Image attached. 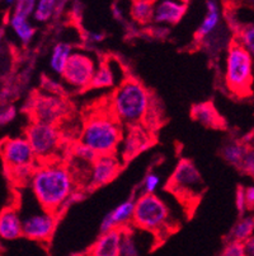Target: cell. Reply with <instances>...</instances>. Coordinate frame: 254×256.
I'll return each instance as SVG.
<instances>
[{
	"label": "cell",
	"mask_w": 254,
	"mask_h": 256,
	"mask_svg": "<svg viewBox=\"0 0 254 256\" xmlns=\"http://www.w3.org/2000/svg\"><path fill=\"white\" fill-rule=\"evenodd\" d=\"M120 167V158L116 154L98 156L88 171L87 188L93 190L109 184L118 174Z\"/></svg>",
	"instance_id": "7c38bea8"
},
{
	"label": "cell",
	"mask_w": 254,
	"mask_h": 256,
	"mask_svg": "<svg viewBox=\"0 0 254 256\" xmlns=\"http://www.w3.org/2000/svg\"><path fill=\"white\" fill-rule=\"evenodd\" d=\"M25 138L31 144L39 164L55 160L61 150L62 136L56 125L32 121L25 130Z\"/></svg>",
	"instance_id": "52a82bcc"
},
{
	"label": "cell",
	"mask_w": 254,
	"mask_h": 256,
	"mask_svg": "<svg viewBox=\"0 0 254 256\" xmlns=\"http://www.w3.org/2000/svg\"><path fill=\"white\" fill-rule=\"evenodd\" d=\"M248 3L251 4L252 6H254V0H248Z\"/></svg>",
	"instance_id": "b9f144b4"
},
{
	"label": "cell",
	"mask_w": 254,
	"mask_h": 256,
	"mask_svg": "<svg viewBox=\"0 0 254 256\" xmlns=\"http://www.w3.org/2000/svg\"><path fill=\"white\" fill-rule=\"evenodd\" d=\"M153 98L148 88L136 79L127 78L112 93L109 110L121 124L132 128L145 122Z\"/></svg>",
	"instance_id": "3957f363"
},
{
	"label": "cell",
	"mask_w": 254,
	"mask_h": 256,
	"mask_svg": "<svg viewBox=\"0 0 254 256\" xmlns=\"http://www.w3.org/2000/svg\"><path fill=\"white\" fill-rule=\"evenodd\" d=\"M254 234V217L253 216H242L232 228L229 234V241L244 242Z\"/></svg>",
	"instance_id": "603a6c76"
},
{
	"label": "cell",
	"mask_w": 254,
	"mask_h": 256,
	"mask_svg": "<svg viewBox=\"0 0 254 256\" xmlns=\"http://www.w3.org/2000/svg\"><path fill=\"white\" fill-rule=\"evenodd\" d=\"M69 256H87V255H84V254H71V255Z\"/></svg>",
	"instance_id": "60d3db41"
},
{
	"label": "cell",
	"mask_w": 254,
	"mask_h": 256,
	"mask_svg": "<svg viewBox=\"0 0 254 256\" xmlns=\"http://www.w3.org/2000/svg\"><path fill=\"white\" fill-rule=\"evenodd\" d=\"M160 185V176L155 172H148L144 178L141 188H143V194H154L158 186Z\"/></svg>",
	"instance_id": "4dcf8cb0"
},
{
	"label": "cell",
	"mask_w": 254,
	"mask_h": 256,
	"mask_svg": "<svg viewBox=\"0 0 254 256\" xmlns=\"http://www.w3.org/2000/svg\"><path fill=\"white\" fill-rule=\"evenodd\" d=\"M191 115L197 122L211 129H220L223 126V118L211 102L196 104L191 110Z\"/></svg>",
	"instance_id": "ffe728a7"
},
{
	"label": "cell",
	"mask_w": 254,
	"mask_h": 256,
	"mask_svg": "<svg viewBox=\"0 0 254 256\" xmlns=\"http://www.w3.org/2000/svg\"><path fill=\"white\" fill-rule=\"evenodd\" d=\"M181 2H183V3H187L188 0H181Z\"/></svg>",
	"instance_id": "ee69618b"
},
{
	"label": "cell",
	"mask_w": 254,
	"mask_h": 256,
	"mask_svg": "<svg viewBox=\"0 0 254 256\" xmlns=\"http://www.w3.org/2000/svg\"><path fill=\"white\" fill-rule=\"evenodd\" d=\"M84 198H85V194H84L81 190H74V192L69 195V198L65 200L64 204L61 206V208H60L59 212H57V214L64 213L65 210H67V209H69L70 206H73L74 204L80 203L81 200H84Z\"/></svg>",
	"instance_id": "836d02e7"
},
{
	"label": "cell",
	"mask_w": 254,
	"mask_h": 256,
	"mask_svg": "<svg viewBox=\"0 0 254 256\" xmlns=\"http://www.w3.org/2000/svg\"><path fill=\"white\" fill-rule=\"evenodd\" d=\"M102 38H103V36L98 34H89V37H88V40H90L93 42H98V41H101Z\"/></svg>",
	"instance_id": "ab89813d"
},
{
	"label": "cell",
	"mask_w": 254,
	"mask_h": 256,
	"mask_svg": "<svg viewBox=\"0 0 254 256\" xmlns=\"http://www.w3.org/2000/svg\"><path fill=\"white\" fill-rule=\"evenodd\" d=\"M20 236H23V224L19 212L14 206H6L0 213V238L13 241Z\"/></svg>",
	"instance_id": "ac0fdd59"
},
{
	"label": "cell",
	"mask_w": 254,
	"mask_h": 256,
	"mask_svg": "<svg viewBox=\"0 0 254 256\" xmlns=\"http://www.w3.org/2000/svg\"><path fill=\"white\" fill-rule=\"evenodd\" d=\"M237 42L241 44L247 51L252 55V58L254 59V24H247L243 26L238 31Z\"/></svg>",
	"instance_id": "83f0119b"
},
{
	"label": "cell",
	"mask_w": 254,
	"mask_h": 256,
	"mask_svg": "<svg viewBox=\"0 0 254 256\" xmlns=\"http://www.w3.org/2000/svg\"><path fill=\"white\" fill-rule=\"evenodd\" d=\"M220 256H246L244 245L242 242L228 241L225 248L221 251Z\"/></svg>",
	"instance_id": "d6a6232c"
},
{
	"label": "cell",
	"mask_w": 254,
	"mask_h": 256,
	"mask_svg": "<svg viewBox=\"0 0 254 256\" xmlns=\"http://www.w3.org/2000/svg\"><path fill=\"white\" fill-rule=\"evenodd\" d=\"M122 68L120 66V62L113 59H108L106 62H99L97 72L93 76L90 87L97 88V90H103V88H111L122 83L120 80Z\"/></svg>",
	"instance_id": "2e32d148"
},
{
	"label": "cell",
	"mask_w": 254,
	"mask_h": 256,
	"mask_svg": "<svg viewBox=\"0 0 254 256\" xmlns=\"http://www.w3.org/2000/svg\"><path fill=\"white\" fill-rule=\"evenodd\" d=\"M73 51L71 45L66 42H59L57 45L53 46L50 56V66L53 73L62 76Z\"/></svg>",
	"instance_id": "44dd1931"
},
{
	"label": "cell",
	"mask_w": 254,
	"mask_h": 256,
	"mask_svg": "<svg viewBox=\"0 0 254 256\" xmlns=\"http://www.w3.org/2000/svg\"><path fill=\"white\" fill-rule=\"evenodd\" d=\"M0 40H1V34H0Z\"/></svg>",
	"instance_id": "bcb514c9"
},
{
	"label": "cell",
	"mask_w": 254,
	"mask_h": 256,
	"mask_svg": "<svg viewBox=\"0 0 254 256\" xmlns=\"http://www.w3.org/2000/svg\"><path fill=\"white\" fill-rule=\"evenodd\" d=\"M153 143V138L150 136L149 129H145L141 125L130 128V130L123 136L122 142L118 146L117 154L120 160H129L135 156L140 154L146 150Z\"/></svg>",
	"instance_id": "4fadbf2b"
},
{
	"label": "cell",
	"mask_w": 254,
	"mask_h": 256,
	"mask_svg": "<svg viewBox=\"0 0 254 256\" xmlns=\"http://www.w3.org/2000/svg\"><path fill=\"white\" fill-rule=\"evenodd\" d=\"M239 170L254 178V146H247L246 156H244L243 162H242Z\"/></svg>",
	"instance_id": "1f68e13d"
},
{
	"label": "cell",
	"mask_w": 254,
	"mask_h": 256,
	"mask_svg": "<svg viewBox=\"0 0 254 256\" xmlns=\"http://www.w3.org/2000/svg\"><path fill=\"white\" fill-rule=\"evenodd\" d=\"M57 2L59 0H38L33 13L34 20L38 22H47L48 20H51L57 8Z\"/></svg>",
	"instance_id": "4316f807"
},
{
	"label": "cell",
	"mask_w": 254,
	"mask_h": 256,
	"mask_svg": "<svg viewBox=\"0 0 254 256\" xmlns=\"http://www.w3.org/2000/svg\"><path fill=\"white\" fill-rule=\"evenodd\" d=\"M169 192L186 203H197L205 192V182L200 170L192 160H181L168 182Z\"/></svg>",
	"instance_id": "8992f818"
},
{
	"label": "cell",
	"mask_w": 254,
	"mask_h": 256,
	"mask_svg": "<svg viewBox=\"0 0 254 256\" xmlns=\"http://www.w3.org/2000/svg\"><path fill=\"white\" fill-rule=\"evenodd\" d=\"M132 223L140 230L159 234L169 230L171 210L158 195L141 194L135 203Z\"/></svg>",
	"instance_id": "5b68a950"
},
{
	"label": "cell",
	"mask_w": 254,
	"mask_h": 256,
	"mask_svg": "<svg viewBox=\"0 0 254 256\" xmlns=\"http://www.w3.org/2000/svg\"><path fill=\"white\" fill-rule=\"evenodd\" d=\"M134 2H135V0H134ZM149 2H155V0H149Z\"/></svg>",
	"instance_id": "f6af8a7d"
},
{
	"label": "cell",
	"mask_w": 254,
	"mask_h": 256,
	"mask_svg": "<svg viewBox=\"0 0 254 256\" xmlns=\"http://www.w3.org/2000/svg\"><path fill=\"white\" fill-rule=\"evenodd\" d=\"M15 116V108L14 107H8L3 112H0V125L8 124Z\"/></svg>",
	"instance_id": "8d00e7d4"
},
{
	"label": "cell",
	"mask_w": 254,
	"mask_h": 256,
	"mask_svg": "<svg viewBox=\"0 0 254 256\" xmlns=\"http://www.w3.org/2000/svg\"><path fill=\"white\" fill-rule=\"evenodd\" d=\"M29 188L37 203L56 214L69 195L76 190L71 170L57 160L37 164Z\"/></svg>",
	"instance_id": "6da1fadb"
},
{
	"label": "cell",
	"mask_w": 254,
	"mask_h": 256,
	"mask_svg": "<svg viewBox=\"0 0 254 256\" xmlns=\"http://www.w3.org/2000/svg\"><path fill=\"white\" fill-rule=\"evenodd\" d=\"M10 26L23 44L29 42L32 37H33L34 32H36V30L29 24L27 18L19 17V16L13 14V17L10 20Z\"/></svg>",
	"instance_id": "d4e9b609"
},
{
	"label": "cell",
	"mask_w": 254,
	"mask_h": 256,
	"mask_svg": "<svg viewBox=\"0 0 254 256\" xmlns=\"http://www.w3.org/2000/svg\"><path fill=\"white\" fill-rule=\"evenodd\" d=\"M224 82L228 90L235 96L251 94L254 82V59L237 41H233L228 48Z\"/></svg>",
	"instance_id": "277c9868"
},
{
	"label": "cell",
	"mask_w": 254,
	"mask_h": 256,
	"mask_svg": "<svg viewBox=\"0 0 254 256\" xmlns=\"http://www.w3.org/2000/svg\"><path fill=\"white\" fill-rule=\"evenodd\" d=\"M123 132L122 124L108 108H95L84 121L80 143L89 146L98 156L116 154Z\"/></svg>",
	"instance_id": "7a4b0ae2"
},
{
	"label": "cell",
	"mask_w": 254,
	"mask_h": 256,
	"mask_svg": "<svg viewBox=\"0 0 254 256\" xmlns=\"http://www.w3.org/2000/svg\"><path fill=\"white\" fill-rule=\"evenodd\" d=\"M0 156L6 171L37 166V158L25 136L5 138L0 142Z\"/></svg>",
	"instance_id": "30bf717a"
},
{
	"label": "cell",
	"mask_w": 254,
	"mask_h": 256,
	"mask_svg": "<svg viewBox=\"0 0 254 256\" xmlns=\"http://www.w3.org/2000/svg\"><path fill=\"white\" fill-rule=\"evenodd\" d=\"M42 87L45 90V92L51 93V94H62V86L60 84L57 80H53L51 78H45L43 79V83H42Z\"/></svg>",
	"instance_id": "e575fe53"
},
{
	"label": "cell",
	"mask_w": 254,
	"mask_h": 256,
	"mask_svg": "<svg viewBox=\"0 0 254 256\" xmlns=\"http://www.w3.org/2000/svg\"><path fill=\"white\" fill-rule=\"evenodd\" d=\"M246 256H254V234L243 244Z\"/></svg>",
	"instance_id": "f35d334b"
},
{
	"label": "cell",
	"mask_w": 254,
	"mask_h": 256,
	"mask_svg": "<svg viewBox=\"0 0 254 256\" xmlns=\"http://www.w3.org/2000/svg\"><path fill=\"white\" fill-rule=\"evenodd\" d=\"M98 65L99 62L92 54L81 50L73 51L61 76L70 87L75 90H85L92 84Z\"/></svg>",
	"instance_id": "9c48e42d"
},
{
	"label": "cell",
	"mask_w": 254,
	"mask_h": 256,
	"mask_svg": "<svg viewBox=\"0 0 254 256\" xmlns=\"http://www.w3.org/2000/svg\"><path fill=\"white\" fill-rule=\"evenodd\" d=\"M221 20V13L216 0H206V16L200 24L196 38L205 42L215 34Z\"/></svg>",
	"instance_id": "d6986e66"
},
{
	"label": "cell",
	"mask_w": 254,
	"mask_h": 256,
	"mask_svg": "<svg viewBox=\"0 0 254 256\" xmlns=\"http://www.w3.org/2000/svg\"><path fill=\"white\" fill-rule=\"evenodd\" d=\"M235 206H237V209L238 212H239V214H241V216H244L246 210L248 209L244 188H239L237 190V195H235Z\"/></svg>",
	"instance_id": "d590c367"
},
{
	"label": "cell",
	"mask_w": 254,
	"mask_h": 256,
	"mask_svg": "<svg viewBox=\"0 0 254 256\" xmlns=\"http://www.w3.org/2000/svg\"><path fill=\"white\" fill-rule=\"evenodd\" d=\"M187 3L181 0H155L153 22L158 24H177L185 17Z\"/></svg>",
	"instance_id": "9a60e30c"
},
{
	"label": "cell",
	"mask_w": 254,
	"mask_h": 256,
	"mask_svg": "<svg viewBox=\"0 0 254 256\" xmlns=\"http://www.w3.org/2000/svg\"><path fill=\"white\" fill-rule=\"evenodd\" d=\"M120 256H141L137 240L134 232L129 227L122 230V238L120 245Z\"/></svg>",
	"instance_id": "484cf974"
},
{
	"label": "cell",
	"mask_w": 254,
	"mask_h": 256,
	"mask_svg": "<svg viewBox=\"0 0 254 256\" xmlns=\"http://www.w3.org/2000/svg\"><path fill=\"white\" fill-rule=\"evenodd\" d=\"M244 192H246V199H247V204H248V209L253 208L254 206V185L248 186V188H244Z\"/></svg>",
	"instance_id": "74e56055"
},
{
	"label": "cell",
	"mask_w": 254,
	"mask_h": 256,
	"mask_svg": "<svg viewBox=\"0 0 254 256\" xmlns=\"http://www.w3.org/2000/svg\"><path fill=\"white\" fill-rule=\"evenodd\" d=\"M22 224L23 236L32 241L47 242L56 230L57 214L41 208V210L22 217Z\"/></svg>",
	"instance_id": "8fae6325"
},
{
	"label": "cell",
	"mask_w": 254,
	"mask_h": 256,
	"mask_svg": "<svg viewBox=\"0 0 254 256\" xmlns=\"http://www.w3.org/2000/svg\"><path fill=\"white\" fill-rule=\"evenodd\" d=\"M136 199L134 195L125 202L118 204L117 206L112 209L111 212L106 214L102 220L99 230L101 234L109 232L112 230H125L129 227L134 220V212H135V203Z\"/></svg>",
	"instance_id": "5bb4252c"
},
{
	"label": "cell",
	"mask_w": 254,
	"mask_h": 256,
	"mask_svg": "<svg viewBox=\"0 0 254 256\" xmlns=\"http://www.w3.org/2000/svg\"><path fill=\"white\" fill-rule=\"evenodd\" d=\"M5 2H6V3H8V4H13V3H14V0H5Z\"/></svg>",
	"instance_id": "7bdbcfd3"
},
{
	"label": "cell",
	"mask_w": 254,
	"mask_h": 256,
	"mask_svg": "<svg viewBox=\"0 0 254 256\" xmlns=\"http://www.w3.org/2000/svg\"><path fill=\"white\" fill-rule=\"evenodd\" d=\"M131 14L135 20L140 23H148L153 20L154 2L149 0H135L131 8Z\"/></svg>",
	"instance_id": "cb8c5ba5"
},
{
	"label": "cell",
	"mask_w": 254,
	"mask_h": 256,
	"mask_svg": "<svg viewBox=\"0 0 254 256\" xmlns=\"http://www.w3.org/2000/svg\"><path fill=\"white\" fill-rule=\"evenodd\" d=\"M73 154L78 162H83L85 164H92L98 157V154L94 150H92L89 146L80 143V142L73 148Z\"/></svg>",
	"instance_id": "f1b7e54d"
},
{
	"label": "cell",
	"mask_w": 254,
	"mask_h": 256,
	"mask_svg": "<svg viewBox=\"0 0 254 256\" xmlns=\"http://www.w3.org/2000/svg\"><path fill=\"white\" fill-rule=\"evenodd\" d=\"M122 230H112L99 234L87 256H120Z\"/></svg>",
	"instance_id": "e0dca14e"
},
{
	"label": "cell",
	"mask_w": 254,
	"mask_h": 256,
	"mask_svg": "<svg viewBox=\"0 0 254 256\" xmlns=\"http://www.w3.org/2000/svg\"><path fill=\"white\" fill-rule=\"evenodd\" d=\"M24 111L32 118V121L56 125L69 112L66 100L59 94L47 92H37L25 102Z\"/></svg>",
	"instance_id": "ba28073f"
},
{
	"label": "cell",
	"mask_w": 254,
	"mask_h": 256,
	"mask_svg": "<svg viewBox=\"0 0 254 256\" xmlns=\"http://www.w3.org/2000/svg\"><path fill=\"white\" fill-rule=\"evenodd\" d=\"M247 152V146L239 140H229L221 148V157L227 164L241 168L243 158Z\"/></svg>",
	"instance_id": "7402d4cb"
},
{
	"label": "cell",
	"mask_w": 254,
	"mask_h": 256,
	"mask_svg": "<svg viewBox=\"0 0 254 256\" xmlns=\"http://www.w3.org/2000/svg\"><path fill=\"white\" fill-rule=\"evenodd\" d=\"M37 0H17V6L14 9V16L28 18L34 13L37 6Z\"/></svg>",
	"instance_id": "f546056e"
}]
</instances>
